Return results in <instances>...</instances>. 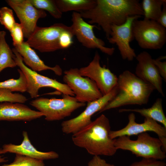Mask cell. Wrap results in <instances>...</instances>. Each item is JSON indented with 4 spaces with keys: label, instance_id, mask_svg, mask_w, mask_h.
<instances>
[{
    "label": "cell",
    "instance_id": "7a4b0ae2",
    "mask_svg": "<svg viewBox=\"0 0 166 166\" xmlns=\"http://www.w3.org/2000/svg\"><path fill=\"white\" fill-rule=\"evenodd\" d=\"M111 131L109 119L102 114L73 134L72 140L76 146L85 149L91 155L111 156L117 149L115 146V139L110 136Z\"/></svg>",
    "mask_w": 166,
    "mask_h": 166
},
{
    "label": "cell",
    "instance_id": "30bf717a",
    "mask_svg": "<svg viewBox=\"0 0 166 166\" xmlns=\"http://www.w3.org/2000/svg\"><path fill=\"white\" fill-rule=\"evenodd\" d=\"M117 92V85L108 93L95 101L88 102L86 109L77 117L64 121L61 124L63 132L74 134L90 124L91 117L95 113L99 112L115 97Z\"/></svg>",
    "mask_w": 166,
    "mask_h": 166
},
{
    "label": "cell",
    "instance_id": "52a82bcc",
    "mask_svg": "<svg viewBox=\"0 0 166 166\" xmlns=\"http://www.w3.org/2000/svg\"><path fill=\"white\" fill-rule=\"evenodd\" d=\"M12 50L14 54V58L17 65L26 76L27 84L26 91L32 98L38 97L39 89L44 87L54 88L64 95L73 97L75 95L66 84L43 76L31 70L24 64L22 57L15 49L13 48Z\"/></svg>",
    "mask_w": 166,
    "mask_h": 166
},
{
    "label": "cell",
    "instance_id": "2e32d148",
    "mask_svg": "<svg viewBox=\"0 0 166 166\" xmlns=\"http://www.w3.org/2000/svg\"><path fill=\"white\" fill-rule=\"evenodd\" d=\"M138 63L135 75L138 77L152 85L158 92L164 97L162 88V78L148 52L144 51L136 56Z\"/></svg>",
    "mask_w": 166,
    "mask_h": 166
},
{
    "label": "cell",
    "instance_id": "ba28073f",
    "mask_svg": "<svg viewBox=\"0 0 166 166\" xmlns=\"http://www.w3.org/2000/svg\"><path fill=\"white\" fill-rule=\"evenodd\" d=\"M63 81L73 92L79 102L93 101L103 95L95 82L89 78L81 76L79 69L71 68L64 72Z\"/></svg>",
    "mask_w": 166,
    "mask_h": 166
},
{
    "label": "cell",
    "instance_id": "8992f818",
    "mask_svg": "<svg viewBox=\"0 0 166 166\" xmlns=\"http://www.w3.org/2000/svg\"><path fill=\"white\" fill-rule=\"evenodd\" d=\"M132 30L134 39L141 48L160 49L166 43V28L156 21L135 19L132 22Z\"/></svg>",
    "mask_w": 166,
    "mask_h": 166
},
{
    "label": "cell",
    "instance_id": "ac0fdd59",
    "mask_svg": "<svg viewBox=\"0 0 166 166\" xmlns=\"http://www.w3.org/2000/svg\"><path fill=\"white\" fill-rule=\"evenodd\" d=\"M22 135L23 139L21 144H4L2 148L0 149L1 154L13 153L43 160L59 157L58 154L54 151L43 152L38 151L31 144L27 132L24 131Z\"/></svg>",
    "mask_w": 166,
    "mask_h": 166
},
{
    "label": "cell",
    "instance_id": "cb8c5ba5",
    "mask_svg": "<svg viewBox=\"0 0 166 166\" xmlns=\"http://www.w3.org/2000/svg\"><path fill=\"white\" fill-rule=\"evenodd\" d=\"M19 77L18 79H10L0 82V89H5L12 92L23 93L27 91V84L25 76L20 69H18Z\"/></svg>",
    "mask_w": 166,
    "mask_h": 166
},
{
    "label": "cell",
    "instance_id": "f546056e",
    "mask_svg": "<svg viewBox=\"0 0 166 166\" xmlns=\"http://www.w3.org/2000/svg\"><path fill=\"white\" fill-rule=\"evenodd\" d=\"M74 36L71 27L70 30L64 31L59 38L60 49H65L70 47L73 43V38Z\"/></svg>",
    "mask_w": 166,
    "mask_h": 166
},
{
    "label": "cell",
    "instance_id": "5b68a950",
    "mask_svg": "<svg viewBox=\"0 0 166 166\" xmlns=\"http://www.w3.org/2000/svg\"><path fill=\"white\" fill-rule=\"evenodd\" d=\"M61 99L37 98L30 102L31 105L42 113L48 121H59L70 116L85 103L77 101L75 97L63 94Z\"/></svg>",
    "mask_w": 166,
    "mask_h": 166
},
{
    "label": "cell",
    "instance_id": "9a60e30c",
    "mask_svg": "<svg viewBox=\"0 0 166 166\" xmlns=\"http://www.w3.org/2000/svg\"><path fill=\"white\" fill-rule=\"evenodd\" d=\"M128 117V122L125 127L119 130H111L109 135L112 139L124 136H129L148 131L153 132L158 135L163 144V150L166 152V128L148 117H145L142 123H137L133 113H130Z\"/></svg>",
    "mask_w": 166,
    "mask_h": 166
},
{
    "label": "cell",
    "instance_id": "e0dca14e",
    "mask_svg": "<svg viewBox=\"0 0 166 166\" xmlns=\"http://www.w3.org/2000/svg\"><path fill=\"white\" fill-rule=\"evenodd\" d=\"M44 116L22 103L4 102L0 103V121H31Z\"/></svg>",
    "mask_w": 166,
    "mask_h": 166
},
{
    "label": "cell",
    "instance_id": "8fae6325",
    "mask_svg": "<svg viewBox=\"0 0 166 166\" xmlns=\"http://www.w3.org/2000/svg\"><path fill=\"white\" fill-rule=\"evenodd\" d=\"M72 24L70 27L74 36L84 46L89 49H97L109 56L114 53L115 48L105 46L104 42L97 38L93 29L96 26L85 22L80 13L74 11L72 15Z\"/></svg>",
    "mask_w": 166,
    "mask_h": 166
},
{
    "label": "cell",
    "instance_id": "836d02e7",
    "mask_svg": "<svg viewBox=\"0 0 166 166\" xmlns=\"http://www.w3.org/2000/svg\"><path fill=\"white\" fill-rule=\"evenodd\" d=\"M156 22L166 28V2L163 4L161 13Z\"/></svg>",
    "mask_w": 166,
    "mask_h": 166
},
{
    "label": "cell",
    "instance_id": "d6986e66",
    "mask_svg": "<svg viewBox=\"0 0 166 166\" xmlns=\"http://www.w3.org/2000/svg\"><path fill=\"white\" fill-rule=\"evenodd\" d=\"M15 49L22 57L24 63L32 70L37 72L49 69L58 76L62 74V70L59 65L51 67L46 65L26 42H24L19 48Z\"/></svg>",
    "mask_w": 166,
    "mask_h": 166
},
{
    "label": "cell",
    "instance_id": "7402d4cb",
    "mask_svg": "<svg viewBox=\"0 0 166 166\" xmlns=\"http://www.w3.org/2000/svg\"><path fill=\"white\" fill-rule=\"evenodd\" d=\"M6 34L5 31H0V72L5 68L17 66L14 54L6 41Z\"/></svg>",
    "mask_w": 166,
    "mask_h": 166
},
{
    "label": "cell",
    "instance_id": "7c38bea8",
    "mask_svg": "<svg viewBox=\"0 0 166 166\" xmlns=\"http://www.w3.org/2000/svg\"><path fill=\"white\" fill-rule=\"evenodd\" d=\"M101 57L97 51L87 66L79 69L80 75L94 81L102 95L109 93L117 85V77L105 66L100 64Z\"/></svg>",
    "mask_w": 166,
    "mask_h": 166
},
{
    "label": "cell",
    "instance_id": "484cf974",
    "mask_svg": "<svg viewBox=\"0 0 166 166\" xmlns=\"http://www.w3.org/2000/svg\"><path fill=\"white\" fill-rule=\"evenodd\" d=\"M43 160L16 154L14 161L1 166H44Z\"/></svg>",
    "mask_w": 166,
    "mask_h": 166
},
{
    "label": "cell",
    "instance_id": "5bb4252c",
    "mask_svg": "<svg viewBox=\"0 0 166 166\" xmlns=\"http://www.w3.org/2000/svg\"><path fill=\"white\" fill-rule=\"evenodd\" d=\"M142 16L136 15L128 17L125 22L119 25H113L110 37L107 39L110 43L117 46L122 58L132 61L136 57L135 50L130 43L134 39L132 30V22Z\"/></svg>",
    "mask_w": 166,
    "mask_h": 166
},
{
    "label": "cell",
    "instance_id": "4fadbf2b",
    "mask_svg": "<svg viewBox=\"0 0 166 166\" xmlns=\"http://www.w3.org/2000/svg\"><path fill=\"white\" fill-rule=\"evenodd\" d=\"M6 2L15 13L22 27L24 37L27 39L37 27L38 20L47 16L45 11L35 7L30 0H6Z\"/></svg>",
    "mask_w": 166,
    "mask_h": 166
},
{
    "label": "cell",
    "instance_id": "e575fe53",
    "mask_svg": "<svg viewBox=\"0 0 166 166\" xmlns=\"http://www.w3.org/2000/svg\"><path fill=\"white\" fill-rule=\"evenodd\" d=\"M1 154L0 152V155ZM8 160L6 159V158H3L0 155V163L6 162Z\"/></svg>",
    "mask_w": 166,
    "mask_h": 166
},
{
    "label": "cell",
    "instance_id": "83f0119b",
    "mask_svg": "<svg viewBox=\"0 0 166 166\" xmlns=\"http://www.w3.org/2000/svg\"><path fill=\"white\" fill-rule=\"evenodd\" d=\"M27 100L26 97L22 94L13 93L6 89H0V102H9L23 104Z\"/></svg>",
    "mask_w": 166,
    "mask_h": 166
},
{
    "label": "cell",
    "instance_id": "1f68e13d",
    "mask_svg": "<svg viewBox=\"0 0 166 166\" xmlns=\"http://www.w3.org/2000/svg\"><path fill=\"white\" fill-rule=\"evenodd\" d=\"M165 59L166 56L160 57L156 59H153V61L161 77L165 81L166 80V61H161V60Z\"/></svg>",
    "mask_w": 166,
    "mask_h": 166
},
{
    "label": "cell",
    "instance_id": "4dcf8cb0",
    "mask_svg": "<svg viewBox=\"0 0 166 166\" xmlns=\"http://www.w3.org/2000/svg\"><path fill=\"white\" fill-rule=\"evenodd\" d=\"M166 163L162 160L151 159L143 158L141 160L136 161L129 166H166Z\"/></svg>",
    "mask_w": 166,
    "mask_h": 166
},
{
    "label": "cell",
    "instance_id": "3957f363",
    "mask_svg": "<svg viewBox=\"0 0 166 166\" xmlns=\"http://www.w3.org/2000/svg\"><path fill=\"white\" fill-rule=\"evenodd\" d=\"M117 94L100 113L124 105L146 104L155 89L152 85L128 70L117 77Z\"/></svg>",
    "mask_w": 166,
    "mask_h": 166
},
{
    "label": "cell",
    "instance_id": "d6a6232c",
    "mask_svg": "<svg viewBox=\"0 0 166 166\" xmlns=\"http://www.w3.org/2000/svg\"><path fill=\"white\" fill-rule=\"evenodd\" d=\"M88 166H115L114 164L107 163L100 156H93L88 162Z\"/></svg>",
    "mask_w": 166,
    "mask_h": 166
},
{
    "label": "cell",
    "instance_id": "4316f807",
    "mask_svg": "<svg viewBox=\"0 0 166 166\" xmlns=\"http://www.w3.org/2000/svg\"><path fill=\"white\" fill-rule=\"evenodd\" d=\"M13 10L6 7L0 9V23L10 32L16 23Z\"/></svg>",
    "mask_w": 166,
    "mask_h": 166
},
{
    "label": "cell",
    "instance_id": "f1b7e54d",
    "mask_svg": "<svg viewBox=\"0 0 166 166\" xmlns=\"http://www.w3.org/2000/svg\"><path fill=\"white\" fill-rule=\"evenodd\" d=\"M10 32L14 48H19L24 42V33L21 25L16 22Z\"/></svg>",
    "mask_w": 166,
    "mask_h": 166
},
{
    "label": "cell",
    "instance_id": "9c48e42d",
    "mask_svg": "<svg viewBox=\"0 0 166 166\" xmlns=\"http://www.w3.org/2000/svg\"><path fill=\"white\" fill-rule=\"evenodd\" d=\"M71 29L62 23L45 27L37 26L26 43L32 48L42 53L53 52L60 49L59 41L61 33Z\"/></svg>",
    "mask_w": 166,
    "mask_h": 166
},
{
    "label": "cell",
    "instance_id": "44dd1931",
    "mask_svg": "<svg viewBox=\"0 0 166 166\" xmlns=\"http://www.w3.org/2000/svg\"><path fill=\"white\" fill-rule=\"evenodd\" d=\"M56 4L63 13L69 11L81 12L93 8L96 0H55Z\"/></svg>",
    "mask_w": 166,
    "mask_h": 166
},
{
    "label": "cell",
    "instance_id": "6da1fadb",
    "mask_svg": "<svg viewBox=\"0 0 166 166\" xmlns=\"http://www.w3.org/2000/svg\"><path fill=\"white\" fill-rule=\"evenodd\" d=\"M79 13L83 18L89 20V23L97 24L101 27L107 39L113 25L122 24L131 16L144 15L138 0H96L93 8Z\"/></svg>",
    "mask_w": 166,
    "mask_h": 166
},
{
    "label": "cell",
    "instance_id": "603a6c76",
    "mask_svg": "<svg viewBox=\"0 0 166 166\" xmlns=\"http://www.w3.org/2000/svg\"><path fill=\"white\" fill-rule=\"evenodd\" d=\"M166 0H143L141 3L144 19L157 21Z\"/></svg>",
    "mask_w": 166,
    "mask_h": 166
},
{
    "label": "cell",
    "instance_id": "277c9868",
    "mask_svg": "<svg viewBox=\"0 0 166 166\" xmlns=\"http://www.w3.org/2000/svg\"><path fill=\"white\" fill-rule=\"evenodd\" d=\"M114 145L117 149L129 151L136 156L143 158L162 160L166 158L161 140L147 132L138 134L135 140L128 136L119 137L115 139Z\"/></svg>",
    "mask_w": 166,
    "mask_h": 166
},
{
    "label": "cell",
    "instance_id": "ffe728a7",
    "mask_svg": "<svg viewBox=\"0 0 166 166\" xmlns=\"http://www.w3.org/2000/svg\"><path fill=\"white\" fill-rule=\"evenodd\" d=\"M162 99L158 98L150 108L143 109H119V112H135L139 113L144 117L150 118L162 124L166 128V117L164 114L162 105Z\"/></svg>",
    "mask_w": 166,
    "mask_h": 166
},
{
    "label": "cell",
    "instance_id": "d4e9b609",
    "mask_svg": "<svg viewBox=\"0 0 166 166\" xmlns=\"http://www.w3.org/2000/svg\"><path fill=\"white\" fill-rule=\"evenodd\" d=\"M36 8L48 11L54 18L60 19L62 13L58 9L55 0H30Z\"/></svg>",
    "mask_w": 166,
    "mask_h": 166
}]
</instances>
